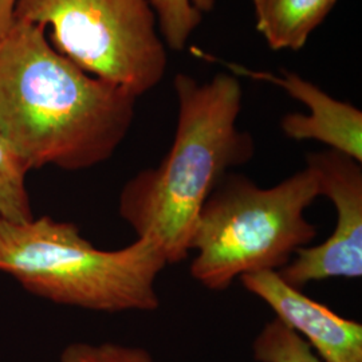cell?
Listing matches in <instances>:
<instances>
[{
    "label": "cell",
    "instance_id": "5b68a950",
    "mask_svg": "<svg viewBox=\"0 0 362 362\" xmlns=\"http://www.w3.org/2000/svg\"><path fill=\"white\" fill-rule=\"evenodd\" d=\"M16 21L50 30L52 47L137 98L168 69L152 0H19Z\"/></svg>",
    "mask_w": 362,
    "mask_h": 362
},
{
    "label": "cell",
    "instance_id": "8fae6325",
    "mask_svg": "<svg viewBox=\"0 0 362 362\" xmlns=\"http://www.w3.org/2000/svg\"><path fill=\"white\" fill-rule=\"evenodd\" d=\"M28 172L0 130V218L11 221L34 218L26 187Z\"/></svg>",
    "mask_w": 362,
    "mask_h": 362
},
{
    "label": "cell",
    "instance_id": "7a4b0ae2",
    "mask_svg": "<svg viewBox=\"0 0 362 362\" xmlns=\"http://www.w3.org/2000/svg\"><path fill=\"white\" fill-rule=\"evenodd\" d=\"M179 113L168 153L122 188L118 214L137 238L160 246L168 264L191 254L199 214L231 169L255 152L252 136L239 129L243 90L238 78L220 73L208 82L179 73L173 81Z\"/></svg>",
    "mask_w": 362,
    "mask_h": 362
},
{
    "label": "cell",
    "instance_id": "6da1fadb",
    "mask_svg": "<svg viewBox=\"0 0 362 362\" xmlns=\"http://www.w3.org/2000/svg\"><path fill=\"white\" fill-rule=\"evenodd\" d=\"M136 103L57 52L37 25L16 21L0 39V130L28 170L107 161L129 133Z\"/></svg>",
    "mask_w": 362,
    "mask_h": 362
},
{
    "label": "cell",
    "instance_id": "277c9868",
    "mask_svg": "<svg viewBox=\"0 0 362 362\" xmlns=\"http://www.w3.org/2000/svg\"><path fill=\"white\" fill-rule=\"evenodd\" d=\"M320 196L309 167L262 188L230 172L202 208L191 239V275L211 291H224L238 278L279 272L298 250L317 238L306 209Z\"/></svg>",
    "mask_w": 362,
    "mask_h": 362
},
{
    "label": "cell",
    "instance_id": "3957f363",
    "mask_svg": "<svg viewBox=\"0 0 362 362\" xmlns=\"http://www.w3.org/2000/svg\"><path fill=\"white\" fill-rule=\"evenodd\" d=\"M167 266L161 248L149 238L100 250L73 223L50 216L0 218V272L58 305L101 313L157 310L156 281Z\"/></svg>",
    "mask_w": 362,
    "mask_h": 362
},
{
    "label": "cell",
    "instance_id": "8992f818",
    "mask_svg": "<svg viewBox=\"0 0 362 362\" xmlns=\"http://www.w3.org/2000/svg\"><path fill=\"white\" fill-rule=\"evenodd\" d=\"M320 196L336 208L337 223L324 243L298 250L279 275L297 288L332 278L362 276V167L349 156L326 149L306 157Z\"/></svg>",
    "mask_w": 362,
    "mask_h": 362
},
{
    "label": "cell",
    "instance_id": "9c48e42d",
    "mask_svg": "<svg viewBox=\"0 0 362 362\" xmlns=\"http://www.w3.org/2000/svg\"><path fill=\"white\" fill-rule=\"evenodd\" d=\"M255 26L269 47L298 52L332 13L338 0H251Z\"/></svg>",
    "mask_w": 362,
    "mask_h": 362
},
{
    "label": "cell",
    "instance_id": "ba28073f",
    "mask_svg": "<svg viewBox=\"0 0 362 362\" xmlns=\"http://www.w3.org/2000/svg\"><path fill=\"white\" fill-rule=\"evenodd\" d=\"M247 291L267 303L275 318L302 337L324 362H362V325L288 285L278 272L240 278Z\"/></svg>",
    "mask_w": 362,
    "mask_h": 362
},
{
    "label": "cell",
    "instance_id": "4fadbf2b",
    "mask_svg": "<svg viewBox=\"0 0 362 362\" xmlns=\"http://www.w3.org/2000/svg\"><path fill=\"white\" fill-rule=\"evenodd\" d=\"M61 362H157L153 356L143 348L128 346L113 342L88 344L76 342L67 345Z\"/></svg>",
    "mask_w": 362,
    "mask_h": 362
},
{
    "label": "cell",
    "instance_id": "7c38bea8",
    "mask_svg": "<svg viewBox=\"0 0 362 362\" xmlns=\"http://www.w3.org/2000/svg\"><path fill=\"white\" fill-rule=\"evenodd\" d=\"M252 350L259 362H324L302 337L276 318L264 325Z\"/></svg>",
    "mask_w": 362,
    "mask_h": 362
},
{
    "label": "cell",
    "instance_id": "52a82bcc",
    "mask_svg": "<svg viewBox=\"0 0 362 362\" xmlns=\"http://www.w3.org/2000/svg\"><path fill=\"white\" fill-rule=\"evenodd\" d=\"M194 55L209 62H220L235 77L269 82L309 109L308 115L288 113L281 119V129L294 141H318L342 155L362 163V112L349 103L333 98L326 91L297 73L282 70L274 74L252 70L239 64L226 62L211 54L192 50Z\"/></svg>",
    "mask_w": 362,
    "mask_h": 362
},
{
    "label": "cell",
    "instance_id": "30bf717a",
    "mask_svg": "<svg viewBox=\"0 0 362 362\" xmlns=\"http://www.w3.org/2000/svg\"><path fill=\"white\" fill-rule=\"evenodd\" d=\"M216 0H152L160 35L165 46L181 52L204 13L215 8Z\"/></svg>",
    "mask_w": 362,
    "mask_h": 362
},
{
    "label": "cell",
    "instance_id": "5bb4252c",
    "mask_svg": "<svg viewBox=\"0 0 362 362\" xmlns=\"http://www.w3.org/2000/svg\"><path fill=\"white\" fill-rule=\"evenodd\" d=\"M19 0H0V39L16 23L15 10Z\"/></svg>",
    "mask_w": 362,
    "mask_h": 362
}]
</instances>
